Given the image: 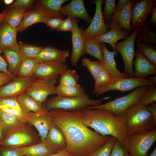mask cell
I'll return each instance as SVG.
<instances>
[{"label":"cell","instance_id":"obj_1","mask_svg":"<svg viewBox=\"0 0 156 156\" xmlns=\"http://www.w3.org/2000/svg\"><path fill=\"white\" fill-rule=\"evenodd\" d=\"M49 111L53 122L64 133L67 143L66 148L73 156H86L102 146L109 140L90 129L82 120L81 111L67 112L60 109Z\"/></svg>","mask_w":156,"mask_h":156},{"label":"cell","instance_id":"obj_2","mask_svg":"<svg viewBox=\"0 0 156 156\" xmlns=\"http://www.w3.org/2000/svg\"><path fill=\"white\" fill-rule=\"evenodd\" d=\"M81 112L82 120L85 125L93 128L103 135L115 137L122 147L127 149V134L125 114L116 116L109 111L100 109H86Z\"/></svg>","mask_w":156,"mask_h":156},{"label":"cell","instance_id":"obj_3","mask_svg":"<svg viewBox=\"0 0 156 156\" xmlns=\"http://www.w3.org/2000/svg\"><path fill=\"white\" fill-rule=\"evenodd\" d=\"M124 114L127 135L145 133L155 129L151 114L140 101L129 107Z\"/></svg>","mask_w":156,"mask_h":156},{"label":"cell","instance_id":"obj_4","mask_svg":"<svg viewBox=\"0 0 156 156\" xmlns=\"http://www.w3.org/2000/svg\"><path fill=\"white\" fill-rule=\"evenodd\" d=\"M111 98L107 97L97 100L92 99L85 92L83 95L75 97H66L57 96L47 100L44 103L45 108L49 111L60 109L69 112L81 111L88 107L98 105L102 101Z\"/></svg>","mask_w":156,"mask_h":156},{"label":"cell","instance_id":"obj_5","mask_svg":"<svg viewBox=\"0 0 156 156\" xmlns=\"http://www.w3.org/2000/svg\"><path fill=\"white\" fill-rule=\"evenodd\" d=\"M41 141L38 134L27 122L21 123L8 132L0 141V146L16 150Z\"/></svg>","mask_w":156,"mask_h":156},{"label":"cell","instance_id":"obj_6","mask_svg":"<svg viewBox=\"0 0 156 156\" xmlns=\"http://www.w3.org/2000/svg\"><path fill=\"white\" fill-rule=\"evenodd\" d=\"M149 86H140L125 96L118 97L104 104L89 107L86 109H104L112 112L116 116L122 115L129 107L139 101L140 98L147 91Z\"/></svg>","mask_w":156,"mask_h":156},{"label":"cell","instance_id":"obj_7","mask_svg":"<svg viewBox=\"0 0 156 156\" xmlns=\"http://www.w3.org/2000/svg\"><path fill=\"white\" fill-rule=\"evenodd\" d=\"M156 140V129L145 133L127 135L126 148L130 156H148V151Z\"/></svg>","mask_w":156,"mask_h":156},{"label":"cell","instance_id":"obj_8","mask_svg":"<svg viewBox=\"0 0 156 156\" xmlns=\"http://www.w3.org/2000/svg\"><path fill=\"white\" fill-rule=\"evenodd\" d=\"M140 27H136L132 33L125 40L117 42L115 46L116 50L121 55L124 64L123 73L129 77H133V60L135 55L134 43Z\"/></svg>","mask_w":156,"mask_h":156},{"label":"cell","instance_id":"obj_9","mask_svg":"<svg viewBox=\"0 0 156 156\" xmlns=\"http://www.w3.org/2000/svg\"><path fill=\"white\" fill-rule=\"evenodd\" d=\"M59 78L58 75L47 78H36L25 92L44 103L49 96L55 94V85Z\"/></svg>","mask_w":156,"mask_h":156},{"label":"cell","instance_id":"obj_10","mask_svg":"<svg viewBox=\"0 0 156 156\" xmlns=\"http://www.w3.org/2000/svg\"><path fill=\"white\" fill-rule=\"evenodd\" d=\"M153 85L155 84L145 78L134 77L121 78L112 81L109 83L99 88L94 94L96 96H98L110 91L125 92L141 86Z\"/></svg>","mask_w":156,"mask_h":156},{"label":"cell","instance_id":"obj_11","mask_svg":"<svg viewBox=\"0 0 156 156\" xmlns=\"http://www.w3.org/2000/svg\"><path fill=\"white\" fill-rule=\"evenodd\" d=\"M130 16L132 30L147 24L146 18L152 10L156 6V0H133Z\"/></svg>","mask_w":156,"mask_h":156},{"label":"cell","instance_id":"obj_12","mask_svg":"<svg viewBox=\"0 0 156 156\" xmlns=\"http://www.w3.org/2000/svg\"><path fill=\"white\" fill-rule=\"evenodd\" d=\"M92 5H95V12L94 16L89 26L85 29L83 30V33L84 38H93L108 32L109 27L104 21L102 10V5L104 2L103 0H92Z\"/></svg>","mask_w":156,"mask_h":156},{"label":"cell","instance_id":"obj_13","mask_svg":"<svg viewBox=\"0 0 156 156\" xmlns=\"http://www.w3.org/2000/svg\"><path fill=\"white\" fill-rule=\"evenodd\" d=\"M27 122L34 127L39 132L41 141L46 138L49 129L53 123L49 111L45 108L44 104L41 109L36 112H30Z\"/></svg>","mask_w":156,"mask_h":156},{"label":"cell","instance_id":"obj_14","mask_svg":"<svg viewBox=\"0 0 156 156\" xmlns=\"http://www.w3.org/2000/svg\"><path fill=\"white\" fill-rule=\"evenodd\" d=\"M36 78L17 76L8 84L0 87V98L18 97L25 92L31 85Z\"/></svg>","mask_w":156,"mask_h":156},{"label":"cell","instance_id":"obj_15","mask_svg":"<svg viewBox=\"0 0 156 156\" xmlns=\"http://www.w3.org/2000/svg\"><path fill=\"white\" fill-rule=\"evenodd\" d=\"M78 20L75 18L74 27L71 31L72 52L70 57V63L74 66H77L81 57L84 55L83 45L85 38L83 30V26L79 27Z\"/></svg>","mask_w":156,"mask_h":156},{"label":"cell","instance_id":"obj_16","mask_svg":"<svg viewBox=\"0 0 156 156\" xmlns=\"http://www.w3.org/2000/svg\"><path fill=\"white\" fill-rule=\"evenodd\" d=\"M68 66L67 64L58 61L39 62L34 77L35 78H47L61 75Z\"/></svg>","mask_w":156,"mask_h":156},{"label":"cell","instance_id":"obj_17","mask_svg":"<svg viewBox=\"0 0 156 156\" xmlns=\"http://www.w3.org/2000/svg\"><path fill=\"white\" fill-rule=\"evenodd\" d=\"M107 25L110 28V30L105 34L93 39L101 43H106L109 44L112 47L113 51L117 52L115 46L117 42L121 39H125L129 36V34L125 30L119 27L112 18L109 21Z\"/></svg>","mask_w":156,"mask_h":156},{"label":"cell","instance_id":"obj_18","mask_svg":"<svg viewBox=\"0 0 156 156\" xmlns=\"http://www.w3.org/2000/svg\"><path fill=\"white\" fill-rule=\"evenodd\" d=\"M60 13L63 16L68 15L79 18L88 23H90L92 19L86 9L83 0H71L67 5L62 6Z\"/></svg>","mask_w":156,"mask_h":156},{"label":"cell","instance_id":"obj_19","mask_svg":"<svg viewBox=\"0 0 156 156\" xmlns=\"http://www.w3.org/2000/svg\"><path fill=\"white\" fill-rule=\"evenodd\" d=\"M135 59L133 65L134 66L133 77L145 78L150 75H156V66L154 65L138 49L135 51Z\"/></svg>","mask_w":156,"mask_h":156},{"label":"cell","instance_id":"obj_20","mask_svg":"<svg viewBox=\"0 0 156 156\" xmlns=\"http://www.w3.org/2000/svg\"><path fill=\"white\" fill-rule=\"evenodd\" d=\"M101 49L103 60L102 61H100L109 73L112 81L121 78L129 77L123 73L119 70L116 67L114 55L117 52L109 51L104 43H101Z\"/></svg>","mask_w":156,"mask_h":156},{"label":"cell","instance_id":"obj_21","mask_svg":"<svg viewBox=\"0 0 156 156\" xmlns=\"http://www.w3.org/2000/svg\"><path fill=\"white\" fill-rule=\"evenodd\" d=\"M42 141L57 152L67 147V141L64 133L54 123L51 125L46 138Z\"/></svg>","mask_w":156,"mask_h":156},{"label":"cell","instance_id":"obj_22","mask_svg":"<svg viewBox=\"0 0 156 156\" xmlns=\"http://www.w3.org/2000/svg\"><path fill=\"white\" fill-rule=\"evenodd\" d=\"M68 0H38L35 4L36 9L44 13L49 18H63L60 10L62 5Z\"/></svg>","mask_w":156,"mask_h":156},{"label":"cell","instance_id":"obj_23","mask_svg":"<svg viewBox=\"0 0 156 156\" xmlns=\"http://www.w3.org/2000/svg\"><path fill=\"white\" fill-rule=\"evenodd\" d=\"M69 55L68 50H61L50 46L43 47L36 59L39 62L58 61L65 63L66 59Z\"/></svg>","mask_w":156,"mask_h":156},{"label":"cell","instance_id":"obj_24","mask_svg":"<svg viewBox=\"0 0 156 156\" xmlns=\"http://www.w3.org/2000/svg\"><path fill=\"white\" fill-rule=\"evenodd\" d=\"M2 49L4 57L8 64L9 71L13 78L17 76L22 61L18 45Z\"/></svg>","mask_w":156,"mask_h":156},{"label":"cell","instance_id":"obj_25","mask_svg":"<svg viewBox=\"0 0 156 156\" xmlns=\"http://www.w3.org/2000/svg\"><path fill=\"white\" fill-rule=\"evenodd\" d=\"M18 31L3 22L0 23V48L2 49L17 46L16 40Z\"/></svg>","mask_w":156,"mask_h":156},{"label":"cell","instance_id":"obj_26","mask_svg":"<svg viewBox=\"0 0 156 156\" xmlns=\"http://www.w3.org/2000/svg\"><path fill=\"white\" fill-rule=\"evenodd\" d=\"M133 1L128 0L125 7L116 11L112 15V19L121 29L126 31L129 34L132 32L131 25L130 11Z\"/></svg>","mask_w":156,"mask_h":156},{"label":"cell","instance_id":"obj_27","mask_svg":"<svg viewBox=\"0 0 156 156\" xmlns=\"http://www.w3.org/2000/svg\"><path fill=\"white\" fill-rule=\"evenodd\" d=\"M49 18L42 12L36 9L25 12L21 21L17 27L18 32H22L30 26L39 23H43Z\"/></svg>","mask_w":156,"mask_h":156},{"label":"cell","instance_id":"obj_28","mask_svg":"<svg viewBox=\"0 0 156 156\" xmlns=\"http://www.w3.org/2000/svg\"><path fill=\"white\" fill-rule=\"evenodd\" d=\"M16 150L24 156H49L58 152L42 141L39 143Z\"/></svg>","mask_w":156,"mask_h":156},{"label":"cell","instance_id":"obj_29","mask_svg":"<svg viewBox=\"0 0 156 156\" xmlns=\"http://www.w3.org/2000/svg\"><path fill=\"white\" fill-rule=\"evenodd\" d=\"M17 99L22 109L27 114L30 112L39 111L44 104V103L36 100L25 92L18 96Z\"/></svg>","mask_w":156,"mask_h":156},{"label":"cell","instance_id":"obj_30","mask_svg":"<svg viewBox=\"0 0 156 156\" xmlns=\"http://www.w3.org/2000/svg\"><path fill=\"white\" fill-rule=\"evenodd\" d=\"M21 123L16 117L0 109V126L4 138Z\"/></svg>","mask_w":156,"mask_h":156},{"label":"cell","instance_id":"obj_31","mask_svg":"<svg viewBox=\"0 0 156 156\" xmlns=\"http://www.w3.org/2000/svg\"><path fill=\"white\" fill-rule=\"evenodd\" d=\"M85 91L83 87L79 84L75 86L62 85L59 84L55 87V93L57 96L66 97L79 96Z\"/></svg>","mask_w":156,"mask_h":156},{"label":"cell","instance_id":"obj_32","mask_svg":"<svg viewBox=\"0 0 156 156\" xmlns=\"http://www.w3.org/2000/svg\"><path fill=\"white\" fill-rule=\"evenodd\" d=\"M83 48L84 53L95 57L101 61H103L101 42L93 38L85 39Z\"/></svg>","mask_w":156,"mask_h":156},{"label":"cell","instance_id":"obj_33","mask_svg":"<svg viewBox=\"0 0 156 156\" xmlns=\"http://www.w3.org/2000/svg\"><path fill=\"white\" fill-rule=\"evenodd\" d=\"M25 12L18 8L8 7L4 15L3 22L12 27H17L23 19Z\"/></svg>","mask_w":156,"mask_h":156},{"label":"cell","instance_id":"obj_34","mask_svg":"<svg viewBox=\"0 0 156 156\" xmlns=\"http://www.w3.org/2000/svg\"><path fill=\"white\" fill-rule=\"evenodd\" d=\"M137 42L149 43L156 45V33L147 24L140 27L136 38Z\"/></svg>","mask_w":156,"mask_h":156},{"label":"cell","instance_id":"obj_35","mask_svg":"<svg viewBox=\"0 0 156 156\" xmlns=\"http://www.w3.org/2000/svg\"><path fill=\"white\" fill-rule=\"evenodd\" d=\"M39 62L36 58H26L23 60L17 76L34 77V73Z\"/></svg>","mask_w":156,"mask_h":156},{"label":"cell","instance_id":"obj_36","mask_svg":"<svg viewBox=\"0 0 156 156\" xmlns=\"http://www.w3.org/2000/svg\"><path fill=\"white\" fill-rule=\"evenodd\" d=\"M22 60L26 58H36L43 47L19 42L18 43Z\"/></svg>","mask_w":156,"mask_h":156},{"label":"cell","instance_id":"obj_37","mask_svg":"<svg viewBox=\"0 0 156 156\" xmlns=\"http://www.w3.org/2000/svg\"><path fill=\"white\" fill-rule=\"evenodd\" d=\"M138 49L154 65L156 66V47L152 44L137 42Z\"/></svg>","mask_w":156,"mask_h":156},{"label":"cell","instance_id":"obj_38","mask_svg":"<svg viewBox=\"0 0 156 156\" xmlns=\"http://www.w3.org/2000/svg\"><path fill=\"white\" fill-rule=\"evenodd\" d=\"M79 77L75 70L68 68L60 75L59 84L75 86L79 84Z\"/></svg>","mask_w":156,"mask_h":156},{"label":"cell","instance_id":"obj_39","mask_svg":"<svg viewBox=\"0 0 156 156\" xmlns=\"http://www.w3.org/2000/svg\"><path fill=\"white\" fill-rule=\"evenodd\" d=\"M94 80V88L92 92L94 94L99 88L109 83L112 81L109 73L103 65L102 69Z\"/></svg>","mask_w":156,"mask_h":156},{"label":"cell","instance_id":"obj_40","mask_svg":"<svg viewBox=\"0 0 156 156\" xmlns=\"http://www.w3.org/2000/svg\"><path fill=\"white\" fill-rule=\"evenodd\" d=\"M116 140L115 137L111 136L105 144L86 156H109Z\"/></svg>","mask_w":156,"mask_h":156},{"label":"cell","instance_id":"obj_41","mask_svg":"<svg viewBox=\"0 0 156 156\" xmlns=\"http://www.w3.org/2000/svg\"><path fill=\"white\" fill-rule=\"evenodd\" d=\"M82 64L90 72L94 79L100 72L103 65L100 60L93 61L89 59L83 58L81 60Z\"/></svg>","mask_w":156,"mask_h":156},{"label":"cell","instance_id":"obj_42","mask_svg":"<svg viewBox=\"0 0 156 156\" xmlns=\"http://www.w3.org/2000/svg\"><path fill=\"white\" fill-rule=\"evenodd\" d=\"M0 109L16 117L21 123L27 122L28 115L22 109L3 105H0Z\"/></svg>","mask_w":156,"mask_h":156},{"label":"cell","instance_id":"obj_43","mask_svg":"<svg viewBox=\"0 0 156 156\" xmlns=\"http://www.w3.org/2000/svg\"><path fill=\"white\" fill-rule=\"evenodd\" d=\"M115 0H105V7L102 12L105 23L107 25L109 21L112 18L113 14L117 11Z\"/></svg>","mask_w":156,"mask_h":156},{"label":"cell","instance_id":"obj_44","mask_svg":"<svg viewBox=\"0 0 156 156\" xmlns=\"http://www.w3.org/2000/svg\"><path fill=\"white\" fill-rule=\"evenodd\" d=\"M140 102L144 106L156 101V88L155 85L150 86L147 91L140 98Z\"/></svg>","mask_w":156,"mask_h":156},{"label":"cell","instance_id":"obj_45","mask_svg":"<svg viewBox=\"0 0 156 156\" xmlns=\"http://www.w3.org/2000/svg\"><path fill=\"white\" fill-rule=\"evenodd\" d=\"M0 105H5L22 110L18 101L17 97L6 96L1 97Z\"/></svg>","mask_w":156,"mask_h":156},{"label":"cell","instance_id":"obj_46","mask_svg":"<svg viewBox=\"0 0 156 156\" xmlns=\"http://www.w3.org/2000/svg\"><path fill=\"white\" fill-rule=\"evenodd\" d=\"M109 156H130L128 151L122 147L116 139Z\"/></svg>","mask_w":156,"mask_h":156},{"label":"cell","instance_id":"obj_47","mask_svg":"<svg viewBox=\"0 0 156 156\" xmlns=\"http://www.w3.org/2000/svg\"><path fill=\"white\" fill-rule=\"evenodd\" d=\"M34 1V0H16L9 7L17 8L26 12L28 11Z\"/></svg>","mask_w":156,"mask_h":156},{"label":"cell","instance_id":"obj_48","mask_svg":"<svg viewBox=\"0 0 156 156\" xmlns=\"http://www.w3.org/2000/svg\"><path fill=\"white\" fill-rule=\"evenodd\" d=\"M75 18L68 16L66 18L63 19L59 28L57 31L71 32L74 27Z\"/></svg>","mask_w":156,"mask_h":156},{"label":"cell","instance_id":"obj_49","mask_svg":"<svg viewBox=\"0 0 156 156\" xmlns=\"http://www.w3.org/2000/svg\"><path fill=\"white\" fill-rule=\"evenodd\" d=\"M62 18H49L44 22L47 26L50 27L51 29H55L57 31L59 28L62 21Z\"/></svg>","mask_w":156,"mask_h":156},{"label":"cell","instance_id":"obj_50","mask_svg":"<svg viewBox=\"0 0 156 156\" xmlns=\"http://www.w3.org/2000/svg\"><path fill=\"white\" fill-rule=\"evenodd\" d=\"M0 156H22L16 150L0 146Z\"/></svg>","mask_w":156,"mask_h":156},{"label":"cell","instance_id":"obj_51","mask_svg":"<svg viewBox=\"0 0 156 156\" xmlns=\"http://www.w3.org/2000/svg\"><path fill=\"white\" fill-rule=\"evenodd\" d=\"M2 53V49L0 48V73H5L12 76L8 69L7 62L1 55Z\"/></svg>","mask_w":156,"mask_h":156},{"label":"cell","instance_id":"obj_52","mask_svg":"<svg viewBox=\"0 0 156 156\" xmlns=\"http://www.w3.org/2000/svg\"><path fill=\"white\" fill-rule=\"evenodd\" d=\"M146 107L148 111L151 114L153 118L154 123L156 126V102L152 103L148 105Z\"/></svg>","mask_w":156,"mask_h":156},{"label":"cell","instance_id":"obj_53","mask_svg":"<svg viewBox=\"0 0 156 156\" xmlns=\"http://www.w3.org/2000/svg\"><path fill=\"white\" fill-rule=\"evenodd\" d=\"M13 77L5 73H0V87L10 81Z\"/></svg>","mask_w":156,"mask_h":156},{"label":"cell","instance_id":"obj_54","mask_svg":"<svg viewBox=\"0 0 156 156\" xmlns=\"http://www.w3.org/2000/svg\"><path fill=\"white\" fill-rule=\"evenodd\" d=\"M151 13L152 15L148 25L152 27L156 26V6L152 10Z\"/></svg>","mask_w":156,"mask_h":156},{"label":"cell","instance_id":"obj_55","mask_svg":"<svg viewBox=\"0 0 156 156\" xmlns=\"http://www.w3.org/2000/svg\"><path fill=\"white\" fill-rule=\"evenodd\" d=\"M49 156H73L68 152L66 148L58 151L56 153Z\"/></svg>","mask_w":156,"mask_h":156},{"label":"cell","instance_id":"obj_56","mask_svg":"<svg viewBox=\"0 0 156 156\" xmlns=\"http://www.w3.org/2000/svg\"><path fill=\"white\" fill-rule=\"evenodd\" d=\"M128 0H118L116 6L117 11L123 9L127 3Z\"/></svg>","mask_w":156,"mask_h":156},{"label":"cell","instance_id":"obj_57","mask_svg":"<svg viewBox=\"0 0 156 156\" xmlns=\"http://www.w3.org/2000/svg\"><path fill=\"white\" fill-rule=\"evenodd\" d=\"M8 8V7H6L3 12L0 15V23L3 22L4 15Z\"/></svg>","mask_w":156,"mask_h":156},{"label":"cell","instance_id":"obj_58","mask_svg":"<svg viewBox=\"0 0 156 156\" xmlns=\"http://www.w3.org/2000/svg\"><path fill=\"white\" fill-rule=\"evenodd\" d=\"M146 79L150 81L155 85L156 83V76L154 75L153 76L150 77L147 76L146 77Z\"/></svg>","mask_w":156,"mask_h":156},{"label":"cell","instance_id":"obj_59","mask_svg":"<svg viewBox=\"0 0 156 156\" xmlns=\"http://www.w3.org/2000/svg\"><path fill=\"white\" fill-rule=\"evenodd\" d=\"M14 1V0H4L3 1L4 3L7 5H9L13 3Z\"/></svg>","mask_w":156,"mask_h":156},{"label":"cell","instance_id":"obj_60","mask_svg":"<svg viewBox=\"0 0 156 156\" xmlns=\"http://www.w3.org/2000/svg\"><path fill=\"white\" fill-rule=\"evenodd\" d=\"M4 137L2 132V129L0 126V141H1Z\"/></svg>","mask_w":156,"mask_h":156},{"label":"cell","instance_id":"obj_61","mask_svg":"<svg viewBox=\"0 0 156 156\" xmlns=\"http://www.w3.org/2000/svg\"><path fill=\"white\" fill-rule=\"evenodd\" d=\"M149 156H156V148L153 150V151L151 153Z\"/></svg>","mask_w":156,"mask_h":156},{"label":"cell","instance_id":"obj_62","mask_svg":"<svg viewBox=\"0 0 156 156\" xmlns=\"http://www.w3.org/2000/svg\"><path fill=\"white\" fill-rule=\"evenodd\" d=\"M1 14V13L0 12V15Z\"/></svg>","mask_w":156,"mask_h":156}]
</instances>
